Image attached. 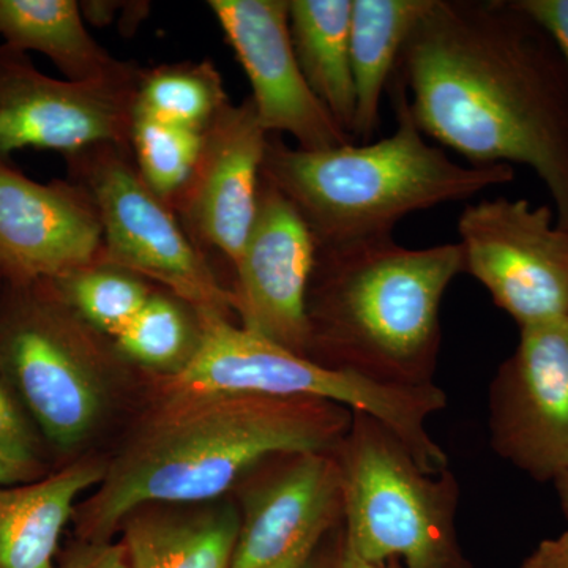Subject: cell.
Wrapping results in <instances>:
<instances>
[{
	"instance_id": "6da1fadb",
	"label": "cell",
	"mask_w": 568,
	"mask_h": 568,
	"mask_svg": "<svg viewBox=\"0 0 568 568\" xmlns=\"http://www.w3.org/2000/svg\"><path fill=\"white\" fill-rule=\"evenodd\" d=\"M394 77L422 133L473 166L530 168L568 231V71L514 0H432Z\"/></svg>"
},
{
	"instance_id": "7a4b0ae2",
	"label": "cell",
	"mask_w": 568,
	"mask_h": 568,
	"mask_svg": "<svg viewBox=\"0 0 568 568\" xmlns=\"http://www.w3.org/2000/svg\"><path fill=\"white\" fill-rule=\"evenodd\" d=\"M162 399L77 507L80 541H112L126 515L148 504L222 499L263 459L284 452H332L353 424V410L317 398Z\"/></svg>"
},
{
	"instance_id": "3957f363",
	"label": "cell",
	"mask_w": 568,
	"mask_h": 568,
	"mask_svg": "<svg viewBox=\"0 0 568 568\" xmlns=\"http://www.w3.org/2000/svg\"><path fill=\"white\" fill-rule=\"evenodd\" d=\"M463 272L459 244L406 248L386 235L317 248L306 357L381 386H433L440 305Z\"/></svg>"
},
{
	"instance_id": "277c9868",
	"label": "cell",
	"mask_w": 568,
	"mask_h": 568,
	"mask_svg": "<svg viewBox=\"0 0 568 568\" xmlns=\"http://www.w3.org/2000/svg\"><path fill=\"white\" fill-rule=\"evenodd\" d=\"M396 130L377 142L325 151L291 148L268 134L261 178L293 203L316 248L386 237L414 212L462 201L515 179L510 164L463 166L429 144L392 78Z\"/></svg>"
},
{
	"instance_id": "5b68a950",
	"label": "cell",
	"mask_w": 568,
	"mask_h": 568,
	"mask_svg": "<svg viewBox=\"0 0 568 568\" xmlns=\"http://www.w3.org/2000/svg\"><path fill=\"white\" fill-rule=\"evenodd\" d=\"M203 338L178 375L155 376L162 396L265 395L317 398L364 413L387 426L426 474L448 469L444 448L426 429L447 407L436 384L422 388L381 386L336 372L215 315H203Z\"/></svg>"
},
{
	"instance_id": "8992f818",
	"label": "cell",
	"mask_w": 568,
	"mask_h": 568,
	"mask_svg": "<svg viewBox=\"0 0 568 568\" xmlns=\"http://www.w3.org/2000/svg\"><path fill=\"white\" fill-rule=\"evenodd\" d=\"M123 364L112 339L82 321L47 283L3 287L0 376L59 450H73L99 432Z\"/></svg>"
},
{
	"instance_id": "52a82bcc",
	"label": "cell",
	"mask_w": 568,
	"mask_h": 568,
	"mask_svg": "<svg viewBox=\"0 0 568 568\" xmlns=\"http://www.w3.org/2000/svg\"><path fill=\"white\" fill-rule=\"evenodd\" d=\"M345 484L347 545L368 562L403 568H473L459 545L458 478L426 474L376 418L353 413L334 448Z\"/></svg>"
},
{
	"instance_id": "ba28073f",
	"label": "cell",
	"mask_w": 568,
	"mask_h": 568,
	"mask_svg": "<svg viewBox=\"0 0 568 568\" xmlns=\"http://www.w3.org/2000/svg\"><path fill=\"white\" fill-rule=\"evenodd\" d=\"M65 162L70 181L84 186L99 209L103 261L144 276L197 313L237 317L233 291L216 278L170 204L141 178L132 148L92 145Z\"/></svg>"
},
{
	"instance_id": "9c48e42d",
	"label": "cell",
	"mask_w": 568,
	"mask_h": 568,
	"mask_svg": "<svg viewBox=\"0 0 568 568\" xmlns=\"http://www.w3.org/2000/svg\"><path fill=\"white\" fill-rule=\"evenodd\" d=\"M466 274L519 328L568 316V231L548 205L485 200L458 219Z\"/></svg>"
},
{
	"instance_id": "30bf717a",
	"label": "cell",
	"mask_w": 568,
	"mask_h": 568,
	"mask_svg": "<svg viewBox=\"0 0 568 568\" xmlns=\"http://www.w3.org/2000/svg\"><path fill=\"white\" fill-rule=\"evenodd\" d=\"M233 491L239 532L231 568H306L345 523V484L334 450L272 455Z\"/></svg>"
},
{
	"instance_id": "8fae6325",
	"label": "cell",
	"mask_w": 568,
	"mask_h": 568,
	"mask_svg": "<svg viewBox=\"0 0 568 568\" xmlns=\"http://www.w3.org/2000/svg\"><path fill=\"white\" fill-rule=\"evenodd\" d=\"M489 444L537 481L568 470V316L519 328L488 390Z\"/></svg>"
},
{
	"instance_id": "7c38bea8",
	"label": "cell",
	"mask_w": 568,
	"mask_h": 568,
	"mask_svg": "<svg viewBox=\"0 0 568 568\" xmlns=\"http://www.w3.org/2000/svg\"><path fill=\"white\" fill-rule=\"evenodd\" d=\"M138 81L55 80L0 44V160L24 149L70 156L99 144L132 148Z\"/></svg>"
},
{
	"instance_id": "4fadbf2b",
	"label": "cell",
	"mask_w": 568,
	"mask_h": 568,
	"mask_svg": "<svg viewBox=\"0 0 568 568\" xmlns=\"http://www.w3.org/2000/svg\"><path fill=\"white\" fill-rule=\"evenodd\" d=\"M227 43L252 84V102L268 134H291L297 148L325 151L354 142L310 89L290 31V0H211Z\"/></svg>"
},
{
	"instance_id": "5bb4252c",
	"label": "cell",
	"mask_w": 568,
	"mask_h": 568,
	"mask_svg": "<svg viewBox=\"0 0 568 568\" xmlns=\"http://www.w3.org/2000/svg\"><path fill=\"white\" fill-rule=\"evenodd\" d=\"M103 227L91 193L70 179L32 181L0 160V278L10 286L51 282L95 263Z\"/></svg>"
},
{
	"instance_id": "9a60e30c",
	"label": "cell",
	"mask_w": 568,
	"mask_h": 568,
	"mask_svg": "<svg viewBox=\"0 0 568 568\" xmlns=\"http://www.w3.org/2000/svg\"><path fill=\"white\" fill-rule=\"evenodd\" d=\"M316 252L301 213L261 178L256 220L233 268L239 325L306 357V294Z\"/></svg>"
},
{
	"instance_id": "2e32d148",
	"label": "cell",
	"mask_w": 568,
	"mask_h": 568,
	"mask_svg": "<svg viewBox=\"0 0 568 568\" xmlns=\"http://www.w3.org/2000/svg\"><path fill=\"white\" fill-rule=\"evenodd\" d=\"M268 133L252 99L227 103L205 130L196 170L171 204L183 230L205 254L237 265L256 220Z\"/></svg>"
},
{
	"instance_id": "e0dca14e",
	"label": "cell",
	"mask_w": 568,
	"mask_h": 568,
	"mask_svg": "<svg viewBox=\"0 0 568 568\" xmlns=\"http://www.w3.org/2000/svg\"><path fill=\"white\" fill-rule=\"evenodd\" d=\"M239 532L233 497L211 503L148 504L123 519L129 568H231Z\"/></svg>"
},
{
	"instance_id": "ac0fdd59",
	"label": "cell",
	"mask_w": 568,
	"mask_h": 568,
	"mask_svg": "<svg viewBox=\"0 0 568 568\" xmlns=\"http://www.w3.org/2000/svg\"><path fill=\"white\" fill-rule=\"evenodd\" d=\"M106 466L80 459L40 480L0 485V568H61L59 541L77 500L99 487Z\"/></svg>"
},
{
	"instance_id": "d6986e66",
	"label": "cell",
	"mask_w": 568,
	"mask_h": 568,
	"mask_svg": "<svg viewBox=\"0 0 568 568\" xmlns=\"http://www.w3.org/2000/svg\"><path fill=\"white\" fill-rule=\"evenodd\" d=\"M84 21L77 0H0V37L7 47L47 55L67 81H136L141 67L112 58Z\"/></svg>"
},
{
	"instance_id": "ffe728a7",
	"label": "cell",
	"mask_w": 568,
	"mask_h": 568,
	"mask_svg": "<svg viewBox=\"0 0 568 568\" xmlns=\"http://www.w3.org/2000/svg\"><path fill=\"white\" fill-rule=\"evenodd\" d=\"M432 0H353L351 69L355 91L354 142L372 141L381 103L406 40Z\"/></svg>"
},
{
	"instance_id": "44dd1931",
	"label": "cell",
	"mask_w": 568,
	"mask_h": 568,
	"mask_svg": "<svg viewBox=\"0 0 568 568\" xmlns=\"http://www.w3.org/2000/svg\"><path fill=\"white\" fill-rule=\"evenodd\" d=\"M351 13L353 0H290L291 40L298 67L317 100L353 138Z\"/></svg>"
},
{
	"instance_id": "7402d4cb",
	"label": "cell",
	"mask_w": 568,
	"mask_h": 568,
	"mask_svg": "<svg viewBox=\"0 0 568 568\" xmlns=\"http://www.w3.org/2000/svg\"><path fill=\"white\" fill-rule=\"evenodd\" d=\"M201 338L200 313L178 295L155 286L141 312L112 343L126 364L168 377L190 364Z\"/></svg>"
},
{
	"instance_id": "603a6c76",
	"label": "cell",
	"mask_w": 568,
	"mask_h": 568,
	"mask_svg": "<svg viewBox=\"0 0 568 568\" xmlns=\"http://www.w3.org/2000/svg\"><path fill=\"white\" fill-rule=\"evenodd\" d=\"M227 103L222 74L211 61L164 63L141 71L134 112L205 132Z\"/></svg>"
},
{
	"instance_id": "cb8c5ba5",
	"label": "cell",
	"mask_w": 568,
	"mask_h": 568,
	"mask_svg": "<svg viewBox=\"0 0 568 568\" xmlns=\"http://www.w3.org/2000/svg\"><path fill=\"white\" fill-rule=\"evenodd\" d=\"M43 283L82 321L111 339L129 327L156 286L144 276L102 257Z\"/></svg>"
},
{
	"instance_id": "d4e9b609",
	"label": "cell",
	"mask_w": 568,
	"mask_h": 568,
	"mask_svg": "<svg viewBox=\"0 0 568 568\" xmlns=\"http://www.w3.org/2000/svg\"><path fill=\"white\" fill-rule=\"evenodd\" d=\"M205 132L156 121L149 115H133L132 153L144 182L166 201L174 203L190 182L201 152Z\"/></svg>"
},
{
	"instance_id": "484cf974",
	"label": "cell",
	"mask_w": 568,
	"mask_h": 568,
	"mask_svg": "<svg viewBox=\"0 0 568 568\" xmlns=\"http://www.w3.org/2000/svg\"><path fill=\"white\" fill-rule=\"evenodd\" d=\"M0 457L29 470L39 469V437L20 399L0 376Z\"/></svg>"
},
{
	"instance_id": "4316f807",
	"label": "cell",
	"mask_w": 568,
	"mask_h": 568,
	"mask_svg": "<svg viewBox=\"0 0 568 568\" xmlns=\"http://www.w3.org/2000/svg\"><path fill=\"white\" fill-rule=\"evenodd\" d=\"M555 41L568 71V0H514Z\"/></svg>"
},
{
	"instance_id": "83f0119b",
	"label": "cell",
	"mask_w": 568,
	"mask_h": 568,
	"mask_svg": "<svg viewBox=\"0 0 568 568\" xmlns=\"http://www.w3.org/2000/svg\"><path fill=\"white\" fill-rule=\"evenodd\" d=\"M61 568H129L121 541H78L63 556Z\"/></svg>"
},
{
	"instance_id": "f1b7e54d",
	"label": "cell",
	"mask_w": 568,
	"mask_h": 568,
	"mask_svg": "<svg viewBox=\"0 0 568 568\" xmlns=\"http://www.w3.org/2000/svg\"><path fill=\"white\" fill-rule=\"evenodd\" d=\"M306 568H403L398 560L390 562H368L355 555L347 545L345 529L338 528L331 536L325 538L321 548L317 549L315 558Z\"/></svg>"
},
{
	"instance_id": "f546056e",
	"label": "cell",
	"mask_w": 568,
	"mask_h": 568,
	"mask_svg": "<svg viewBox=\"0 0 568 568\" xmlns=\"http://www.w3.org/2000/svg\"><path fill=\"white\" fill-rule=\"evenodd\" d=\"M519 568H568V530L540 541Z\"/></svg>"
},
{
	"instance_id": "4dcf8cb0",
	"label": "cell",
	"mask_w": 568,
	"mask_h": 568,
	"mask_svg": "<svg viewBox=\"0 0 568 568\" xmlns=\"http://www.w3.org/2000/svg\"><path fill=\"white\" fill-rule=\"evenodd\" d=\"M32 474L0 457V485H18L32 481Z\"/></svg>"
},
{
	"instance_id": "1f68e13d",
	"label": "cell",
	"mask_w": 568,
	"mask_h": 568,
	"mask_svg": "<svg viewBox=\"0 0 568 568\" xmlns=\"http://www.w3.org/2000/svg\"><path fill=\"white\" fill-rule=\"evenodd\" d=\"M552 485H555L556 495H558L560 510H562L564 518L568 521V470L556 478Z\"/></svg>"
},
{
	"instance_id": "d6a6232c",
	"label": "cell",
	"mask_w": 568,
	"mask_h": 568,
	"mask_svg": "<svg viewBox=\"0 0 568 568\" xmlns=\"http://www.w3.org/2000/svg\"><path fill=\"white\" fill-rule=\"evenodd\" d=\"M3 287H6V283H3V280L0 278V294H2Z\"/></svg>"
}]
</instances>
